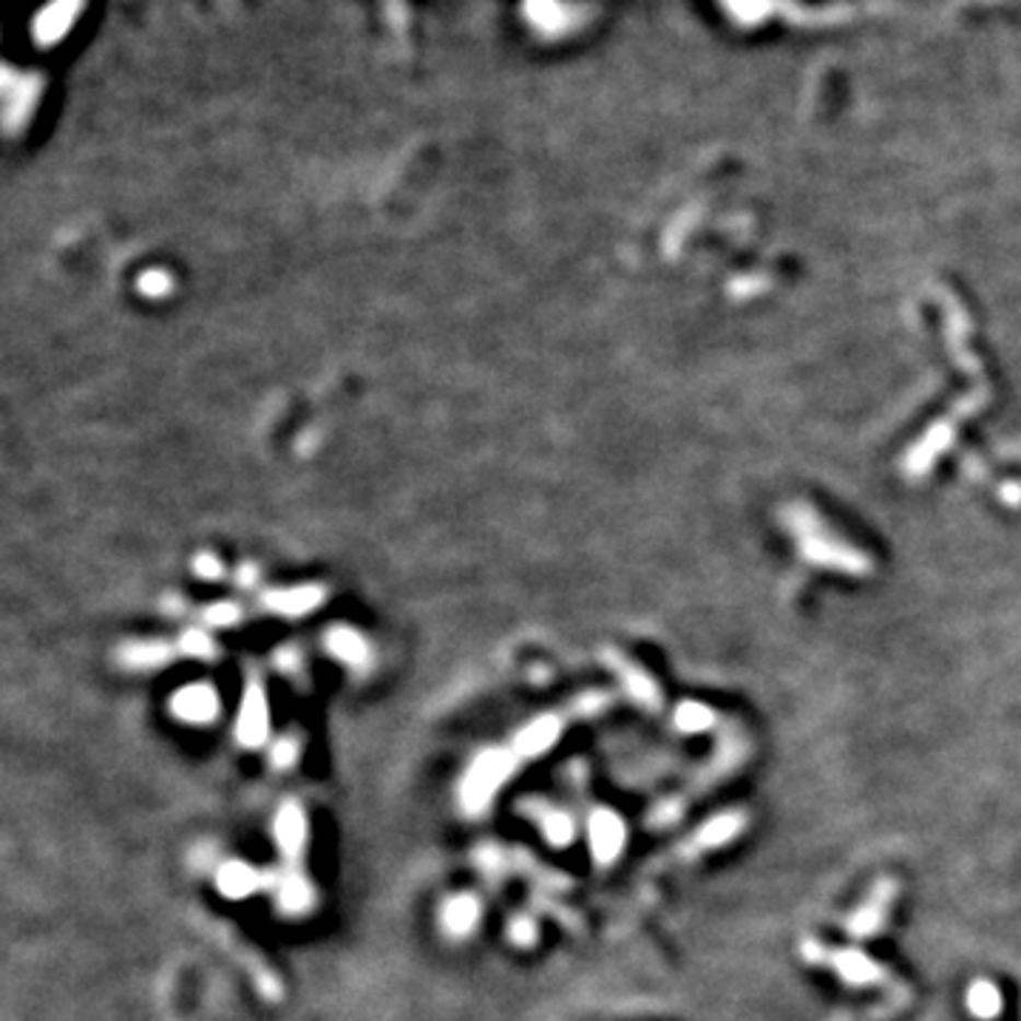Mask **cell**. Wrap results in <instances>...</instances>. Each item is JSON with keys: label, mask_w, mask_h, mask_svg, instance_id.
I'll return each instance as SVG.
<instances>
[{"label": "cell", "mask_w": 1021, "mask_h": 1021, "mask_svg": "<svg viewBox=\"0 0 1021 1021\" xmlns=\"http://www.w3.org/2000/svg\"><path fill=\"white\" fill-rule=\"evenodd\" d=\"M514 771V755L508 750H488L474 761L472 771L463 780V803L472 812L486 809L494 792L506 784V778Z\"/></svg>", "instance_id": "cell-1"}, {"label": "cell", "mask_w": 1021, "mask_h": 1021, "mask_svg": "<svg viewBox=\"0 0 1021 1021\" xmlns=\"http://www.w3.org/2000/svg\"><path fill=\"white\" fill-rule=\"evenodd\" d=\"M139 290L146 292V295H151V299H160V295H165V292L171 290V278L162 270H148L146 276L139 278Z\"/></svg>", "instance_id": "cell-13"}, {"label": "cell", "mask_w": 1021, "mask_h": 1021, "mask_svg": "<svg viewBox=\"0 0 1021 1021\" xmlns=\"http://www.w3.org/2000/svg\"><path fill=\"white\" fill-rule=\"evenodd\" d=\"M239 738L247 746H258L267 738V704L258 687H251L244 695L242 712H239Z\"/></svg>", "instance_id": "cell-2"}, {"label": "cell", "mask_w": 1021, "mask_h": 1021, "mask_svg": "<svg viewBox=\"0 0 1021 1021\" xmlns=\"http://www.w3.org/2000/svg\"><path fill=\"white\" fill-rule=\"evenodd\" d=\"M318 602V588H290V591H278L267 596V605H270L272 611L285 613V616H304V613L313 611Z\"/></svg>", "instance_id": "cell-4"}, {"label": "cell", "mask_w": 1021, "mask_h": 1021, "mask_svg": "<svg viewBox=\"0 0 1021 1021\" xmlns=\"http://www.w3.org/2000/svg\"><path fill=\"white\" fill-rule=\"evenodd\" d=\"M304 814L299 807H285L276 817V840L287 855H295L304 846Z\"/></svg>", "instance_id": "cell-5"}, {"label": "cell", "mask_w": 1021, "mask_h": 1021, "mask_svg": "<svg viewBox=\"0 0 1021 1021\" xmlns=\"http://www.w3.org/2000/svg\"><path fill=\"white\" fill-rule=\"evenodd\" d=\"M591 837H593V848H596V855L602 857V860H607V857H613L618 851V843H622V828H618V823L611 817V814H599V817L593 820Z\"/></svg>", "instance_id": "cell-9"}, {"label": "cell", "mask_w": 1021, "mask_h": 1021, "mask_svg": "<svg viewBox=\"0 0 1021 1021\" xmlns=\"http://www.w3.org/2000/svg\"><path fill=\"white\" fill-rule=\"evenodd\" d=\"M196 573L199 577H219V562H216L213 556H199L196 559Z\"/></svg>", "instance_id": "cell-18"}, {"label": "cell", "mask_w": 1021, "mask_h": 1021, "mask_svg": "<svg viewBox=\"0 0 1021 1021\" xmlns=\"http://www.w3.org/2000/svg\"><path fill=\"white\" fill-rule=\"evenodd\" d=\"M292 761H295V746H292L290 741H281V744H276V750H272V764H276V766H290Z\"/></svg>", "instance_id": "cell-16"}, {"label": "cell", "mask_w": 1021, "mask_h": 1021, "mask_svg": "<svg viewBox=\"0 0 1021 1021\" xmlns=\"http://www.w3.org/2000/svg\"><path fill=\"white\" fill-rule=\"evenodd\" d=\"M258 885V874L244 862H228L219 871V889L228 896H247Z\"/></svg>", "instance_id": "cell-7"}, {"label": "cell", "mask_w": 1021, "mask_h": 1021, "mask_svg": "<svg viewBox=\"0 0 1021 1021\" xmlns=\"http://www.w3.org/2000/svg\"><path fill=\"white\" fill-rule=\"evenodd\" d=\"M182 650H185V653H190V655H210V650H213V647H210V639L208 636H202V633H188V636H185V639H182Z\"/></svg>", "instance_id": "cell-15"}, {"label": "cell", "mask_w": 1021, "mask_h": 1021, "mask_svg": "<svg viewBox=\"0 0 1021 1021\" xmlns=\"http://www.w3.org/2000/svg\"><path fill=\"white\" fill-rule=\"evenodd\" d=\"M554 738L556 721L543 718V721L531 723L525 732H520V738H517V752H520V755H539V752H545L554 744Z\"/></svg>", "instance_id": "cell-8"}, {"label": "cell", "mask_w": 1021, "mask_h": 1021, "mask_svg": "<svg viewBox=\"0 0 1021 1021\" xmlns=\"http://www.w3.org/2000/svg\"><path fill=\"white\" fill-rule=\"evenodd\" d=\"M545 832H548V837L554 843L570 840L568 817H562V814H554V817H548V820H545Z\"/></svg>", "instance_id": "cell-14"}, {"label": "cell", "mask_w": 1021, "mask_h": 1021, "mask_svg": "<svg viewBox=\"0 0 1021 1021\" xmlns=\"http://www.w3.org/2000/svg\"><path fill=\"white\" fill-rule=\"evenodd\" d=\"M477 919H479V905L474 903L472 896H457V900H452V903L445 905V910H443L445 928H449L452 933H457V937L472 931L474 925H477Z\"/></svg>", "instance_id": "cell-6"}, {"label": "cell", "mask_w": 1021, "mask_h": 1021, "mask_svg": "<svg viewBox=\"0 0 1021 1021\" xmlns=\"http://www.w3.org/2000/svg\"><path fill=\"white\" fill-rule=\"evenodd\" d=\"M306 903H310V889H306L301 880L285 883V889H281V905H285L287 910H304Z\"/></svg>", "instance_id": "cell-12"}, {"label": "cell", "mask_w": 1021, "mask_h": 1021, "mask_svg": "<svg viewBox=\"0 0 1021 1021\" xmlns=\"http://www.w3.org/2000/svg\"><path fill=\"white\" fill-rule=\"evenodd\" d=\"M216 709H219V698L210 687L205 684H194V687H185L182 693H176L174 698V712L179 718L190 723H205L216 716Z\"/></svg>", "instance_id": "cell-3"}, {"label": "cell", "mask_w": 1021, "mask_h": 1021, "mask_svg": "<svg viewBox=\"0 0 1021 1021\" xmlns=\"http://www.w3.org/2000/svg\"><path fill=\"white\" fill-rule=\"evenodd\" d=\"M233 618H236V607L233 605H216L208 611V622H213V625H228Z\"/></svg>", "instance_id": "cell-17"}, {"label": "cell", "mask_w": 1021, "mask_h": 1021, "mask_svg": "<svg viewBox=\"0 0 1021 1021\" xmlns=\"http://www.w3.org/2000/svg\"><path fill=\"white\" fill-rule=\"evenodd\" d=\"M327 645L338 659L349 661V664H363V659H367V645H363L361 636L352 630H333L329 633Z\"/></svg>", "instance_id": "cell-10"}, {"label": "cell", "mask_w": 1021, "mask_h": 1021, "mask_svg": "<svg viewBox=\"0 0 1021 1021\" xmlns=\"http://www.w3.org/2000/svg\"><path fill=\"white\" fill-rule=\"evenodd\" d=\"M165 655L167 650L162 645H131L126 653H123V659H126L128 664H137V668H151V664L165 661Z\"/></svg>", "instance_id": "cell-11"}]
</instances>
